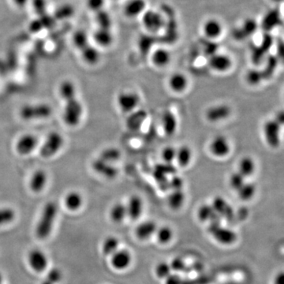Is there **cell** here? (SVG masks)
<instances>
[{"label":"cell","mask_w":284,"mask_h":284,"mask_svg":"<svg viewBox=\"0 0 284 284\" xmlns=\"http://www.w3.org/2000/svg\"><path fill=\"white\" fill-rule=\"evenodd\" d=\"M59 94L64 102L63 119L68 127H76L81 123L84 115V107L77 97V90L75 83L64 80L59 87Z\"/></svg>","instance_id":"obj_1"},{"label":"cell","mask_w":284,"mask_h":284,"mask_svg":"<svg viewBox=\"0 0 284 284\" xmlns=\"http://www.w3.org/2000/svg\"><path fill=\"white\" fill-rule=\"evenodd\" d=\"M58 212L59 207L55 202H49L45 204L35 228L36 238L45 240L52 234Z\"/></svg>","instance_id":"obj_2"},{"label":"cell","mask_w":284,"mask_h":284,"mask_svg":"<svg viewBox=\"0 0 284 284\" xmlns=\"http://www.w3.org/2000/svg\"><path fill=\"white\" fill-rule=\"evenodd\" d=\"M52 112V107L49 103H27L20 109L19 115L25 121H36L49 119Z\"/></svg>","instance_id":"obj_3"},{"label":"cell","mask_w":284,"mask_h":284,"mask_svg":"<svg viewBox=\"0 0 284 284\" xmlns=\"http://www.w3.org/2000/svg\"><path fill=\"white\" fill-rule=\"evenodd\" d=\"M65 139L59 132L52 131L48 134L41 145L39 153L44 159H50L59 154L64 146Z\"/></svg>","instance_id":"obj_4"},{"label":"cell","mask_w":284,"mask_h":284,"mask_svg":"<svg viewBox=\"0 0 284 284\" xmlns=\"http://www.w3.org/2000/svg\"><path fill=\"white\" fill-rule=\"evenodd\" d=\"M118 107L123 113L130 114L135 111L141 103V97L138 93L132 91H123L116 97Z\"/></svg>","instance_id":"obj_5"},{"label":"cell","mask_w":284,"mask_h":284,"mask_svg":"<svg viewBox=\"0 0 284 284\" xmlns=\"http://www.w3.org/2000/svg\"><path fill=\"white\" fill-rule=\"evenodd\" d=\"M207 230L218 242L223 245H232L236 242L238 238L237 234L234 231L228 228H224L221 226L220 223L209 224Z\"/></svg>","instance_id":"obj_6"},{"label":"cell","mask_w":284,"mask_h":284,"mask_svg":"<svg viewBox=\"0 0 284 284\" xmlns=\"http://www.w3.org/2000/svg\"><path fill=\"white\" fill-rule=\"evenodd\" d=\"M281 128L282 126H280L274 119H269L263 126L264 140L273 149L280 146L281 142Z\"/></svg>","instance_id":"obj_7"},{"label":"cell","mask_w":284,"mask_h":284,"mask_svg":"<svg viewBox=\"0 0 284 284\" xmlns=\"http://www.w3.org/2000/svg\"><path fill=\"white\" fill-rule=\"evenodd\" d=\"M208 149L211 154L215 157L224 158L231 154L232 145L225 135L218 134L210 141Z\"/></svg>","instance_id":"obj_8"},{"label":"cell","mask_w":284,"mask_h":284,"mask_svg":"<svg viewBox=\"0 0 284 284\" xmlns=\"http://www.w3.org/2000/svg\"><path fill=\"white\" fill-rule=\"evenodd\" d=\"M230 106L226 103H217L206 109L205 116L207 122L218 123L228 119L232 115Z\"/></svg>","instance_id":"obj_9"},{"label":"cell","mask_w":284,"mask_h":284,"mask_svg":"<svg viewBox=\"0 0 284 284\" xmlns=\"http://www.w3.org/2000/svg\"><path fill=\"white\" fill-rule=\"evenodd\" d=\"M38 146V137L32 133H26L17 140L15 150L20 155H28L32 154Z\"/></svg>","instance_id":"obj_10"},{"label":"cell","mask_w":284,"mask_h":284,"mask_svg":"<svg viewBox=\"0 0 284 284\" xmlns=\"http://www.w3.org/2000/svg\"><path fill=\"white\" fill-rule=\"evenodd\" d=\"M28 265L32 271L41 273L46 271L49 267V258L44 251L40 249H32L27 256Z\"/></svg>","instance_id":"obj_11"},{"label":"cell","mask_w":284,"mask_h":284,"mask_svg":"<svg viewBox=\"0 0 284 284\" xmlns=\"http://www.w3.org/2000/svg\"><path fill=\"white\" fill-rule=\"evenodd\" d=\"M142 23L146 30L155 33L163 28L164 19L161 14L155 10H145L142 14Z\"/></svg>","instance_id":"obj_12"},{"label":"cell","mask_w":284,"mask_h":284,"mask_svg":"<svg viewBox=\"0 0 284 284\" xmlns=\"http://www.w3.org/2000/svg\"><path fill=\"white\" fill-rule=\"evenodd\" d=\"M208 66L216 72L226 73L233 67V60L228 54L216 52L208 57Z\"/></svg>","instance_id":"obj_13"},{"label":"cell","mask_w":284,"mask_h":284,"mask_svg":"<svg viewBox=\"0 0 284 284\" xmlns=\"http://www.w3.org/2000/svg\"><path fill=\"white\" fill-rule=\"evenodd\" d=\"M92 168L96 173L107 180H114L119 175V169L115 164L103 161L99 157L93 160Z\"/></svg>","instance_id":"obj_14"},{"label":"cell","mask_w":284,"mask_h":284,"mask_svg":"<svg viewBox=\"0 0 284 284\" xmlns=\"http://www.w3.org/2000/svg\"><path fill=\"white\" fill-rule=\"evenodd\" d=\"M49 182V175L46 171L38 169L35 171L28 181V187L34 194H40L45 190Z\"/></svg>","instance_id":"obj_15"},{"label":"cell","mask_w":284,"mask_h":284,"mask_svg":"<svg viewBox=\"0 0 284 284\" xmlns=\"http://www.w3.org/2000/svg\"><path fill=\"white\" fill-rule=\"evenodd\" d=\"M258 28V23L254 18H247L242 23V26L235 28L233 32V36L238 41H243L252 36Z\"/></svg>","instance_id":"obj_16"},{"label":"cell","mask_w":284,"mask_h":284,"mask_svg":"<svg viewBox=\"0 0 284 284\" xmlns=\"http://www.w3.org/2000/svg\"><path fill=\"white\" fill-rule=\"evenodd\" d=\"M127 216L132 220H137L143 212L144 204L141 197L132 195L128 200L127 205Z\"/></svg>","instance_id":"obj_17"},{"label":"cell","mask_w":284,"mask_h":284,"mask_svg":"<svg viewBox=\"0 0 284 284\" xmlns=\"http://www.w3.org/2000/svg\"><path fill=\"white\" fill-rule=\"evenodd\" d=\"M214 210L216 211L218 216L220 218H224L227 220H232L234 217V210L232 208L230 204L228 203L224 198L222 197H216L214 198L212 204Z\"/></svg>","instance_id":"obj_18"},{"label":"cell","mask_w":284,"mask_h":284,"mask_svg":"<svg viewBox=\"0 0 284 284\" xmlns=\"http://www.w3.org/2000/svg\"><path fill=\"white\" fill-rule=\"evenodd\" d=\"M161 126L163 133L168 137H172L178 129V119L175 113L171 110H166L161 118Z\"/></svg>","instance_id":"obj_19"},{"label":"cell","mask_w":284,"mask_h":284,"mask_svg":"<svg viewBox=\"0 0 284 284\" xmlns=\"http://www.w3.org/2000/svg\"><path fill=\"white\" fill-rule=\"evenodd\" d=\"M189 79L182 73L172 74L168 79V86L174 93H181L185 92L189 86Z\"/></svg>","instance_id":"obj_20"},{"label":"cell","mask_w":284,"mask_h":284,"mask_svg":"<svg viewBox=\"0 0 284 284\" xmlns=\"http://www.w3.org/2000/svg\"><path fill=\"white\" fill-rule=\"evenodd\" d=\"M272 44H273L272 36H271L268 32H265V34L262 38L260 46L255 47L253 49L252 59L254 63H260V61L264 59L266 53L272 46Z\"/></svg>","instance_id":"obj_21"},{"label":"cell","mask_w":284,"mask_h":284,"mask_svg":"<svg viewBox=\"0 0 284 284\" xmlns=\"http://www.w3.org/2000/svg\"><path fill=\"white\" fill-rule=\"evenodd\" d=\"M282 23V18L280 11L276 9L269 10L264 14L261 21V28L264 32H269L276 27L280 26Z\"/></svg>","instance_id":"obj_22"},{"label":"cell","mask_w":284,"mask_h":284,"mask_svg":"<svg viewBox=\"0 0 284 284\" xmlns=\"http://www.w3.org/2000/svg\"><path fill=\"white\" fill-rule=\"evenodd\" d=\"M131 260L132 257L127 250H117L111 255V265L117 270H124L128 268L130 264Z\"/></svg>","instance_id":"obj_23"},{"label":"cell","mask_w":284,"mask_h":284,"mask_svg":"<svg viewBox=\"0 0 284 284\" xmlns=\"http://www.w3.org/2000/svg\"><path fill=\"white\" fill-rule=\"evenodd\" d=\"M203 32L207 39L215 40L223 33V25L216 18H209L204 23Z\"/></svg>","instance_id":"obj_24"},{"label":"cell","mask_w":284,"mask_h":284,"mask_svg":"<svg viewBox=\"0 0 284 284\" xmlns=\"http://www.w3.org/2000/svg\"><path fill=\"white\" fill-rule=\"evenodd\" d=\"M146 10L145 0H128L124 5L123 11L128 18H136Z\"/></svg>","instance_id":"obj_25"},{"label":"cell","mask_w":284,"mask_h":284,"mask_svg":"<svg viewBox=\"0 0 284 284\" xmlns=\"http://www.w3.org/2000/svg\"><path fill=\"white\" fill-rule=\"evenodd\" d=\"M193 157L194 153L189 145H182L178 148L176 161L180 167H187L191 163Z\"/></svg>","instance_id":"obj_26"},{"label":"cell","mask_w":284,"mask_h":284,"mask_svg":"<svg viewBox=\"0 0 284 284\" xmlns=\"http://www.w3.org/2000/svg\"><path fill=\"white\" fill-rule=\"evenodd\" d=\"M84 204L82 195L77 191L69 192L64 198V206L71 212H77L81 209Z\"/></svg>","instance_id":"obj_27"},{"label":"cell","mask_w":284,"mask_h":284,"mask_svg":"<svg viewBox=\"0 0 284 284\" xmlns=\"http://www.w3.org/2000/svg\"><path fill=\"white\" fill-rule=\"evenodd\" d=\"M152 63L159 68L167 67L172 60V54L169 51L163 48L155 49L152 54Z\"/></svg>","instance_id":"obj_28"},{"label":"cell","mask_w":284,"mask_h":284,"mask_svg":"<svg viewBox=\"0 0 284 284\" xmlns=\"http://www.w3.org/2000/svg\"><path fill=\"white\" fill-rule=\"evenodd\" d=\"M198 219L202 222H209L212 223H220L221 218L218 216L216 211L214 210L212 205L205 204L199 207L198 211Z\"/></svg>","instance_id":"obj_29"},{"label":"cell","mask_w":284,"mask_h":284,"mask_svg":"<svg viewBox=\"0 0 284 284\" xmlns=\"http://www.w3.org/2000/svg\"><path fill=\"white\" fill-rule=\"evenodd\" d=\"M93 40L97 45L102 48H109L114 42V36L111 29L98 28L93 34Z\"/></svg>","instance_id":"obj_30"},{"label":"cell","mask_w":284,"mask_h":284,"mask_svg":"<svg viewBox=\"0 0 284 284\" xmlns=\"http://www.w3.org/2000/svg\"><path fill=\"white\" fill-rule=\"evenodd\" d=\"M256 162L250 156H244L240 159L237 172H239L246 180L256 172Z\"/></svg>","instance_id":"obj_31"},{"label":"cell","mask_w":284,"mask_h":284,"mask_svg":"<svg viewBox=\"0 0 284 284\" xmlns=\"http://www.w3.org/2000/svg\"><path fill=\"white\" fill-rule=\"evenodd\" d=\"M157 230V227L154 221H145L137 226L135 230L136 236L140 240H146L154 235Z\"/></svg>","instance_id":"obj_32"},{"label":"cell","mask_w":284,"mask_h":284,"mask_svg":"<svg viewBox=\"0 0 284 284\" xmlns=\"http://www.w3.org/2000/svg\"><path fill=\"white\" fill-rule=\"evenodd\" d=\"M80 52H81V58L87 64L96 65L99 63L100 59H101V53L97 48L93 45L89 44Z\"/></svg>","instance_id":"obj_33"},{"label":"cell","mask_w":284,"mask_h":284,"mask_svg":"<svg viewBox=\"0 0 284 284\" xmlns=\"http://www.w3.org/2000/svg\"><path fill=\"white\" fill-rule=\"evenodd\" d=\"M185 201V194L183 189H172V192L167 198V204L173 210H179L182 207Z\"/></svg>","instance_id":"obj_34"},{"label":"cell","mask_w":284,"mask_h":284,"mask_svg":"<svg viewBox=\"0 0 284 284\" xmlns=\"http://www.w3.org/2000/svg\"><path fill=\"white\" fill-rule=\"evenodd\" d=\"M109 216L114 223H122L127 216V206L125 204L117 202L113 205L109 212Z\"/></svg>","instance_id":"obj_35"},{"label":"cell","mask_w":284,"mask_h":284,"mask_svg":"<svg viewBox=\"0 0 284 284\" xmlns=\"http://www.w3.org/2000/svg\"><path fill=\"white\" fill-rule=\"evenodd\" d=\"M146 112L142 111H133L130 113L129 118L127 119V126L131 130H137L142 126L145 119H146Z\"/></svg>","instance_id":"obj_36"},{"label":"cell","mask_w":284,"mask_h":284,"mask_svg":"<svg viewBox=\"0 0 284 284\" xmlns=\"http://www.w3.org/2000/svg\"><path fill=\"white\" fill-rule=\"evenodd\" d=\"M98 157L107 163L115 164L121 157V153L117 148L107 147L101 151Z\"/></svg>","instance_id":"obj_37"},{"label":"cell","mask_w":284,"mask_h":284,"mask_svg":"<svg viewBox=\"0 0 284 284\" xmlns=\"http://www.w3.org/2000/svg\"><path fill=\"white\" fill-rule=\"evenodd\" d=\"M256 185L246 181V183L244 184L236 193L238 194V198L242 201H250L253 199L256 194Z\"/></svg>","instance_id":"obj_38"},{"label":"cell","mask_w":284,"mask_h":284,"mask_svg":"<svg viewBox=\"0 0 284 284\" xmlns=\"http://www.w3.org/2000/svg\"><path fill=\"white\" fill-rule=\"evenodd\" d=\"M95 21L97 23L98 28L111 29L112 26V19L111 15L104 9L95 13Z\"/></svg>","instance_id":"obj_39"},{"label":"cell","mask_w":284,"mask_h":284,"mask_svg":"<svg viewBox=\"0 0 284 284\" xmlns=\"http://www.w3.org/2000/svg\"><path fill=\"white\" fill-rule=\"evenodd\" d=\"M16 219V212L12 207H0V227L8 225Z\"/></svg>","instance_id":"obj_40"},{"label":"cell","mask_w":284,"mask_h":284,"mask_svg":"<svg viewBox=\"0 0 284 284\" xmlns=\"http://www.w3.org/2000/svg\"><path fill=\"white\" fill-rule=\"evenodd\" d=\"M73 44L79 51L89 45V37L86 32L83 30H77L74 33L72 37Z\"/></svg>","instance_id":"obj_41"},{"label":"cell","mask_w":284,"mask_h":284,"mask_svg":"<svg viewBox=\"0 0 284 284\" xmlns=\"http://www.w3.org/2000/svg\"><path fill=\"white\" fill-rule=\"evenodd\" d=\"M119 240L113 236H109L105 238L102 244V251L105 255H112L116 252L119 247Z\"/></svg>","instance_id":"obj_42"},{"label":"cell","mask_w":284,"mask_h":284,"mask_svg":"<svg viewBox=\"0 0 284 284\" xmlns=\"http://www.w3.org/2000/svg\"><path fill=\"white\" fill-rule=\"evenodd\" d=\"M75 14V8L70 4H64L59 6L54 11V18L55 20H66Z\"/></svg>","instance_id":"obj_43"},{"label":"cell","mask_w":284,"mask_h":284,"mask_svg":"<svg viewBox=\"0 0 284 284\" xmlns=\"http://www.w3.org/2000/svg\"><path fill=\"white\" fill-rule=\"evenodd\" d=\"M177 148L172 145L166 146L161 152V158L166 164H172L176 161Z\"/></svg>","instance_id":"obj_44"},{"label":"cell","mask_w":284,"mask_h":284,"mask_svg":"<svg viewBox=\"0 0 284 284\" xmlns=\"http://www.w3.org/2000/svg\"><path fill=\"white\" fill-rule=\"evenodd\" d=\"M246 179L241 175L239 172L236 171L235 172L231 175L229 177V185L233 190L237 192L240 188L242 187L244 184L246 183Z\"/></svg>","instance_id":"obj_45"},{"label":"cell","mask_w":284,"mask_h":284,"mask_svg":"<svg viewBox=\"0 0 284 284\" xmlns=\"http://www.w3.org/2000/svg\"><path fill=\"white\" fill-rule=\"evenodd\" d=\"M156 237L159 243L167 244L172 241L173 232L169 227H162L156 230Z\"/></svg>","instance_id":"obj_46"},{"label":"cell","mask_w":284,"mask_h":284,"mask_svg":"<svg viewBox=\"0 0 284 284\" xmlns=\"http://www.w3.org/2000/svg\"><path fill=\"white\" fill-rule=\"evenodd\" d=\"M278 65V59L276 56H269L267 59L266 67L264 71H262L264 79L270 78L276 71V67Z\"/></svg>","instance_id":"obj_47"},{"label":"cell","mask_w":284,"mask_h":284,"mask_svg":"<svg viewBox=\"0 0 284 284\" xmlns=\"http://www.w3.org/2000/svg\"><path fill=\"white\" fill-rule=\"evenodd\" d=\"M172 268L166 262H160L155 266V275L159 279H166L172 274Z\"/></svg>","instance_id":"obj_48"},{"label":"cell","mask_w":284,"mask_h":284,"mask_svg":"<svg viewBox=\"0 0 284 284\" xmlns=\"http://www.w3.org/2000/svg\"><path fill=\"white\" fill-rule=\"evenodd\" d=\"M63 273L59 268H53L47 273L45 278L52 284H58L62 281Z\"/></svg>","instance_id":"obj_49"},{"label":"cell","mask_w":284,"mask_h":284,"mask_svg":"<svg viewBox=\"0 0 284 284\" xmlns=\"http://www.w3.org/2000/svg\"><path fill=\"white\" fill-rule=\"evenodd\" d=\"M264 79L262 71H258V70L250 71L246 75V80L248 81L249 84L252 85H258Z\"/></svg>","instance_id":"obj_50"},{"label":"cell","mask_w":284,"mask_h":284,"mask_svg":"<svg viewBox=\"0 0 284 284\" xmlns=\"http://www.w3.org/2000/svg\"><path fill=\"white\" fill-rule=\"evenodd\" d=\"M32 6L34 12L38 17L47 14L46 0H32Z\"/></svg>","instance_id":"obj_51"},{"label":"cell","mask_w":284,"mask_h":284,"mask_svg":"<svg viewBox=\"0 0 284 284\" xmlns=\"http://www.w3.org/2000/svg\"><path fill=\"white\" fill-rule=\"evenodd\" d=\"M87 6L89 10L97 13L103 10L105 5V0H86Z\"/></svg>","instance_id":"obj_52"},{"label":"cell","mask_w":284,"mask_h":284,"mask_svg":"<svg viewBox=\"0 0 284 284\" xmlns=\"http://www.w3.org/2000/svg\"><path fill=\"white\" fill-rule=\"evenodd\" d=\"M39 18L42 23L44 28H52V27L54 26L55 22H56L54 16H51L48 14H44L42 16L39 17Z\"/></svg>","instance_id":"obj_53"},{"label":"cell","mask_w":284,"mask_h":284,"mask_svg":"<svg viewBox=\"0 0 284 284\" xmlns=\"http://www.w3.org/2000/svg\"><path fill=\"white\" fill-rule=\"evenodd\" d=\"M29 31L32 33H37V32H41L42 29H44V27H43L42 23H41L40 18H36L34 20L31 22L30 24H29Z\"/></svg>","instance_id":"obj_54"},{"label":"cell","mask_w":284,"mask_h":284,"mask_svg":"<svg viewBox=\"0 0 284 284\" xmlns=\"http://www.w3.org/2000/svg\"><path fill=\"white\" fill-rule=\"evenodd\" d=\"M170 266L172 268V270L176 271V272H181V271L184 270V268H185V263L180 258H176V259H174L172 260Z\"/></svg>","instance_id":"obj_55"},{"label":"cell","mask_w":284,"mask_h":284,"mask_svg":"<svg viewBox=\"0 0 284 284\" xmlns=\"http://www.w3.org/2000/svg\"><path fill=\"white\" fill-rule=\"evenodd\" d=\"M276 48H277V56L276 58L278 59V60L284 63V41L281 39H279L277 44H276Z\"/></svg>","instance_id":"obj_56"},{"label":"cell","mask_w":284,"mask_h":284,"mask_svg":"<svg viewBox=\"0 0 284 284\" xmlns=\"http://www.w3.org/2000/svg\"><path fill=\"white\" fill-rule=\"evenodd\" d=\"M272 283L273 284H284V270L276 272L273 277Z\"/></svg>","instance_id":"obj_57"},{"label":"cell","mask_w":284,"mask_h":284,"mask_svg":"<svg viewBox=\"0 0 284 284\" xmlns=\"http://www.w3.org/2000/svg\"><path fill=\"white\" fill-rule=\"evenodd\" d=\"M166 284H181V280L177 275H170L165 279Z\"/></svg>","instance_id":"obj_58"},{"label":"cell","mask_w":284,"mask_h":284,"mask_svg":"<svg viewBox=\"0 0 284 284\" xmlns=\"http://www.w3.org/2000/svg\"><path fill=\"white\" fill-rule=\"evenodd\" d=\"M171 185H172V189H182L183 184H182V181L180 178L174 177L172 182H171Z\"/></svg>","instance_id":"obj_59"},{"label":"cell","mask_w":284,"mask_h":284,"mask_svg":"<svg viewBox=\"0 0 284 284\" xmlns=\"http://www.w3.org/2000/svg\"><path fill=\"white\" fill-rule=\"evenodd\" d=\"M280 126H284V111H279L274 118Z\"/></svg>","instance_id":"obj_60"},{"label":"cell","mask_w":284,"mask_h":284,"mask_svg":"<svg viewBox=\"0 0 284 284\" xmlns=\"http://www.w3.org/2000/svg\"><path fill=\"white\" fill-rule=\"evenodd\" d=\"M14 4L18 7H24L28 3L29 0H12Z\"/></svg>","instance_id":"obj_61"},{"label":"cell","mask_w":284,"mask_h":284,"mask_svg":"<svg viewBox=\"0 0 284 284\" xmlns=\"http://www.w3.org/2000/svg\"><path fill=\"white\" fill-rule=\"evenodd\" d=\"M3 276H2V273L0 272V284H3Z\"/></svg>","instance_id":"obj_62"},{"label":"cell","mask_w":284,"mask_h":284,"mask_svg":"<svg viewBox=\"0 0 284 284\" xmlns=\"http://www.w3.org/2000/svg\"><path fill=\"white\" fill-rule=\"evenodd\" d=\"M272 1H273V2H284V0H272Z\"/></svg>","instance_id":"obj_63"}]
</instances>
